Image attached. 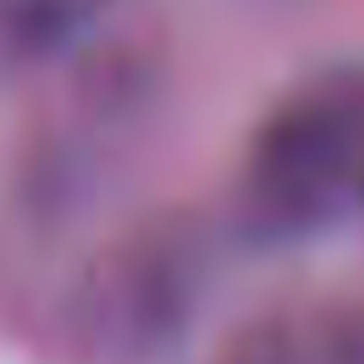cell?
Segmentation results:
<instances>
[{
    "label": "cell",
    "mask_w": 364,
    "mask_h": 364,
    "mask_svg": "<svg viewBox=\"0 0 364 364\" xmlns=\"http://www.w3.org/2000/svg\"><path fill=\"white\" fill-rule=\"evenodd\" d=\"M364 205V55L279 90L245 135L230 180V235L255 250L314 245Z\"/></svg>",
    "instance_id": "1"
},
{
    "label": "cell",
    "mask_w": 364,
    "mask_h": 364,
    "mask_svg": "<svg viewBox=\"0 0 364 364\" xmlns=\"http://www.w3.org/2000/svg\"><path fill=\"white\" fill-rule=\"evenodd\" d=\"M220 289V235L195 210H155L110 235L65 294L75 344L100 364H160Z\"/></svg>",
    "instance_id": "2"
},
{
    "label": "cell",
    "mask_w": 364,
    "mask_h": 364,
    "mask_svg": "<svg viewBox=\"0 0 364 364\" xmlns=\"http://www.w3.org/2000/svg\"><path fill=\"white\" fill-rule=\"evenodd\" d=\"M205 364H364V294H294L240 319Z\"/></svg>",
    "instance_id": "3"
},
{
    "label": "cell",
    "mask_w": 364,
    "mask_h": 364,
    "mask_svg": "<svg viewBox=\"0 0 364 364\" xmlns=\"http://www.w3.org/2000/svg\"><path fill=\"white\" fill-rule=\"evenodd\" d=\"M115 0H0V70H41L75 55Z\"/></svg>",
    "instance_id": "4"
},
{
    "label": "cell",
    "mask_w": 364,
    "mask_h": 364,
    "mask_svg": "<svg viewBox=\"0 0 364 364\" xmlns=\"http://www.w3.org/2000/svg\"><path fill=\"white\" fill-rule=\"evenodd\" d=\"M359 225H364V205H359Z\"/></svg>",
    "instance_id": "5"
}]
</instances>
